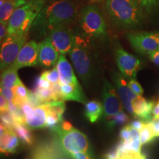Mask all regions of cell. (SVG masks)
<instances>
[{"mask_svg":"<svg viewBox=\"0 0 159 159\" xmlns=\"http://www.w3.org/2000/svg\"><path fill=\"white\" fill-rule=\"evenodd\" d=\"M104 9L112 25L121 30L138 28L146 16L136 0H105Z\"/></svg>","mask_w":159,"mask_h":159,"instance_id":"cell-1","label":"cell"},{"mask_svg":"<svg viewBox=\"0 0 159 159\" xmlns=\"http://www.w3.org/2000/svg\"><path fill=\"white\" fill-rule=\"evenodd\" d=\"M43 5V0H29L26 5L18 7L10 18L6 35L28 34L30 28L42 11Z\"/></svg>","mask_w":159,"mask_h":159,"instance_id":"cell-2","label":"cell"},{"mask_svg":"<svg viewBox=\"0 0 159 159\" xmlns=\"http://www.w3.org/2000/svg\"><path fill=\"white\" fill-rule=\"evenodd\" d=\"M76 8L69 0H59L53 2L47 8L42 9L38 19L51 30L61 25H67L74 19Z\"/></svg>","mask_w":159,"mask_h":159,"instance_id":"cell-3","label":"cell"},{"mask_svg":"<svg viewBox=\"0 0 159 159\" xmlns=\"http://www.w3.org/2000/svg\"><path fill=\"white\" fill-rule=\"evenodd\" d=\"M55 132L57 133L61 147L66 153L71 155L78 152L90 153L87 136L74 128L70 122L63 120Z\"/></svg>","mask_w":159,"mask_h":159,"instance_id":"cell-4","label":"cell"},{"mask_svg":"<svg viewBox=\"0 0 159 159\" xmlns=\"http://www.w3.org/2000/svg\"><path fill=\"white\" fill-rule=\"evenodd\" d=\"M81 28L87 39H100L107 34V27L104 17L98 7L89 5L82 11L80 19Z\"/></svg>","mask_w":159,"mask_h":159,"instance_id":"cell-5","label":"cell"},{"mask_svg":"<svg viewBox=\"0 0 159 159\" xmlns=\"http://www.w3.org/2000/svg\"><path fill=\"white\" fill-rule=\"evenodd\" d=\"M69 56L79 76L85 82L91 75V55L86 41L83 37L76 35Z\"/></svg>","mask_w":159,"mask_h":159,"instance_id":"cell-6","label":"cell"},{"mask_svg":"<svg viewBox=\"0 0 159 159\" xmlns=\"http://www.w3.org/2000/svg\"><path fill=\"white\" fill-rule=\"evenodd\" d=\"M28 34L6 35L0 47V71L13 64L21 47L26 43Z\"/></svg>","mask_w":159,"mask_h":159,"instance_id":"cell-7","label":"cell"},{"mask_svg":"<svg viewBox=\"0 0 159 159\" xmlns=\"http://www.w3.org/2000/svg\"><path fill=\"white\" fill-rule=\"evenodd\" d=\"M127 39L131 47L140 54L149 55L158 50L156 33L130 32L127 33Z\"/></svg>","mask_w":159,"mask_h":159,"instance_id":"cell-8","label":"cell"},{"mask_svg":"<svg viewBox=\"0 0 159 159\" xmlns=\"http://www.w3.org/2000/svg\"><path fill=\"white\" fill-rule=\"evenodd\" d=\"M115 57L117 66L123 77L128 79L136 78L142 64L140 60L120 47L116 48Z\"/></svg>","mask_w":159,"mask_h":159,"instance_id":"cell-9","label":"cell"},{"mask_svg":"<svg viewBox=\"0 0 159 159\" xmlns=\"http://www.w3.org/2000/svg\"><path fill=\"white\" fill-rule=\"evenodd\" d=\"M49 39L60 54L69 53L75 41V35L67 25H61L55 27L49 31Z\"/></svg>","mask_w":159,"mask_h":159,"instance_id":"cell-10","label":"cell"},{"mask_svg":"<svg viewBox=\"0 0 159 159\" xmlns=\"http://www.w3.org/2000/svg\"><path fill=\"white\" fill-rule=\"evenodd\" d=\"M39 44L35 41L25 43L20 49L16 59L11 66L17 70L24 67L35 66L39 64Z\"/></svg>","mask_w":159,"mask_h":159,"instance_id":"cell-11","label":"cell"},{"mask_svg":"<svg viewBox=\"0 0 159 159\" xmlns=\"http://www.w3.org/2000/svg\"><path fill=\"white\" fill-rule=\"evenodd\" d=\"M102 100L105 119H108L122 111L120 98L116 94V89L107 80H105L103 85Z\"/></svg>","mask_w":159,"mask_h":159,"instance_id":"cell-12","label":"cell"},{"mask_svg":"<svg viewBox=\"0 0 159 159\" xmlns=\"http://www.w3.org/2000/svg\"><path fill=\"white\" fill-rule=\"evenodd\" d=\"M114 83L116 85L119 97L122 101L125 108L128 111L129 114L134 115V111L132 108V101L138 96L130 89L128 84L126 83L124 77L122 75L119 73H115L114 76L113 77Z\"/></svg>","mask_w":159,"mask_h":159,"instance_id":"cell-13","label":"cell"},{"mask_svg":"<svg viewBox=\"0 0 159 159\" xmlns=\"http://www.w3.org/2000/svg\"><path fill=\"white\" fill-rule=\"evenodd\" d=\"M58 58L59 52L55 48L49 37L39 43V65L43 67L53 66L57 63Z\"/></svg>","mask_w":159,"mask_h":159,"instance_id":"cell-14","label":"cell"},{"mask_svg":"<svg viewBox=\"0 0 159 159\" xmlns=\"http://www.w3.org/2000/svg\"><path fill=\"white\" fill-rule=\"evenodd\" d=\"M154 105L153 101L147 100L142 96H137L132 101L134 116L145 122H150L152 119V114Z\"/></svg>","mask_w":159,"mask_h":159,"instance_id":"cell-15","label":"cell"},{"mask_svg":"<svg viewBox=\"0 0 159 159\" xmlns=\"http://www.w3.org/2000/svg\"><path fill=\"white\" fill-rule=\"evenodd\" d=\"M56 68L59 73V84L64 85L69 83H78L76 76H75L72 67L65 55H61L59 56L58 61L57 62Z\"/></svg>","mask_w":159,"mask_h":159,"instance_id":"cell-16","label":"cell"},{"mask_svg":"<svg viewBox=\"0 0 159 159\" xmlns=\"http://www.w3.org/2000/svg\"><path fill=\"white\" fill-rule=\"evenodd\" d=\"M61 91L64 101H76L83 104L87 102V98L83 93L80 83L61 85Z\"/></svg>","mask_w":159,"mask_h":159,"instance_id":"cell-17","label":"cell"},{"mask_svg":"<svg viewBox=\"0 0 159 159\" xmlns=\"http://www.w3.org/2000/svg\"><path fill=\"white\" fill-rule=\"evenodd\" d=\"M2 149L3 154L15 153L19 147V139L12 129H7L4 134L0 136Z\"/></svg>","mask_w":159,"mask_h":159,"instance_id":"cell-18","label":"cell"},{"mask_svg":"<svg viewBox=\"0 0 159 159\" xmlns=\"http://www.w3.org/2000/svg\"><path fill=\"white\" fill-rule=\"evenodd\" d=\"M29 0H5L0 7V23L7 26L10 18L11 17L18 7L25 5Z\"/></svg>","mask_w":159,"mask_h":159,"instance_id":"cell-19","label":"cell"},{"mask_svg":"<svg viewBox=\"0 0 159 159\" xmlns=\"http://www.w3.org/2000/svg\"><path fill=\"white\" fill-rule=\"evenodd\" d=\"M47 116V105L43 104L34 108L33 116L26 119V125L30 129L43 128Z\"/></svg>","mask_w":159,"mask_h":159,"instance_id":"cell-20","label":"cell"},{"mask_svg":"<svg viewBox=\"0 0 159 159\" xmlns=\"http://www.w3.org/2000/svg\"><path fill=\"white\" fill-rule=\"evenodd\" d=\"M17 71V69L12 67L11 66H10L9 67H7V69L2 71L1 75H0V85H1V86L13 89L16 85L21 83Z\"/></svg>","mask_w":159,"mask_h":159,"instance_id":"cell-21","label":"cell"},{"mask_svg":"<svg viewBox=\"0 0 159 159\" xmlns=\"http://www.w3.org/2000/svg\"><path fill=\"white\" fill-rule=\"evenodd\" d=\"M85 115L89 122H96L103 114V105L96 100L87 102L85 104Z\"/></svg>","mask_w":159,"mask_h":159,"instance_id":"cell-22","label":"cell"},{"mask_svg":"<svg viewBox=\"0 0 159 159\" xmlns=\"http://www.w3.org/2000/svg\"><path fill=\"white\" fill-rule=\"evenodd\" d=\"M13 130L24 144L32 145L33 144L34 137L32 134L30 128L25 123L16 122L13 127Z\"/></svg>","mask_w":159,"mask_h":159,"instance_id":"cell-23","label":"cell"},{"mask_svg":"<svg viewBox=\"0 0 159 159\" xmlns=\"http://www.w3.org/2000/svg\"><path fill=\"white\" fill-rule=\"evenodd\" d=\"M106 125L109 129H113L116 126L126 124L129 121V116L123 111H119L114 116L105 119Z\"/></svg>","mask_w":159,"mask_h":159,"instance_id":"cell-24","label":"cell"},{"mask_svg":"<svg viewBox=\"0 0 159 159\" xmlns=\"http://www.w3.org/2000/svg\"><path fill=\"white\" fill-rule=\"evenodd\" d=\"M145 14L152 15L159 12V0H136Z\"/></svg>","mask_w":159,"mask_h":159,"instance_id":"cell-25","label":"cell"},{"mask_svg":"<svg viewBox=\"0 0 159 159\" xmlns=\"http://www.w3.org/2000/svg\"><path fill=\"white\" fill-rule=\"evenodd\" d=\"M139 135H140V141L142 145L148 144L156 138L149 122H147L144 128L139 131Z\"/></svg>","mask_w":159,"mask_h":159,"instance_id":"cell-26","label":"cell"},{"mask_svg":"<svg viewBox=\"0 0 159 159\" xmlns=\"http://www.w3.org/2000/svg\"><path fill=\"white\" fill-rule=\"evenodd\" d=\"M0 122L4 125L7 129H12L16 123V120L13 115L7 110L0 113Z\"/></svg>","mask_w":159,"mask_h":159,"instance_id":"cell-27","label":"cell"},{"mask_svg":"<svg viewBox=\"0 0 159 159\" xmlns=\"http://www.w3.org/2000/svg\"><path fill=\"white\" fill-rule=\"evenodd\" d=\"M41 77L47 79L52 84L59 83V73L56 67L53 68L52 70H47L43 71Z\"/></svg>","mask_w":159,"mask_h":159,"instance_id":"cell-28","label":"cell"},{"mask_svg":"<svg viewBox=\"0 0 159 159\" xmlns=\"http://www.w3.org/2000/svg\"><path fill=\"white\" fill-rule=\"evenodd\" d=\"M128 86L130 87V89L132 90L138 96H142L144 93V90L142 85L139 84V83L136 80V78L130 79L128 82Z\"/></svg>","mask_w":159,"mask_h":159,"instance_id":"cell-29","label":"cell"},{"mask_svg":"<svg viewBox=\"0 0 159 159\" xmlns=\"http://www.w3.org/2000/svg\"><path fill=\"white\" fill-rule=\"evenodd\" d=\"M27 159H51L50 151L47 149H39L35 152V153L31 156V158Z\"/></svg>","mask_w":159,"mask_h":159,"instance_id":"cell-30","label":"cell"},{"mask_svg":"<svg viewBox=\"0 0 159 159\" xmlns=\"http://www.w3.org/2000/svg\"><path fill=\"white\" fill-rule=\"evenodd\" d=\"M116 159H146V156L141 152H127L123 153Z\"/></svg>","mask_w":159,"mask_h":159,"instance_id":"cell-31","label":"cell"},{"mask_svg":"<svg viewBox=\"0 0 159 159\" xmlns=\"http://www.w3.org/2000/svg\"><path fill=\"white\" fill-rule=\"evenodd\" d=\"M119 137L121 140L128 141L131 139V127L130 125H126L124 128L121 129L119 133Z\"/></svg>","mask_w":159,"mask_h":159,"instance_id":"cell-32","label":"cell"},{"mask_svg":"<svg viewBox=\"0 0 159 159\" xmlns=\"http://www.w3.org/2000/svg\"><path fill=\"white\" fill-rule=\"evenodd\" d=\"M0 94L2 95V96L7 99V101L8 102H13V98H14V93H13V91L12 89L2 87Z\"/></svg>","mask_w":159,"mask_h":159,"instance_id":"cell-33","label":"cell"},{"mask_svg":"<svg viewBox=\"0 0 159 159\" xmlns=\"http://www.w3.org/2000/svg\"><path fill=\"white\" fill-rule=\"evenodd\" d=\"M155 137H159V118H153L149 122Z\"/></svg>","mask_w":159,"mask_h":159,"instance_id":"cell-34","label":"cell"},{"mask_svg":"<svg viewBox=\"0 0 159 159\" xmlns=\"http://www.w3.org/2000/svg\"><path fill=\"white\" fill-rule=\"evenodd\" d=\"M147 122H145L144 121L142 120V119H134V120L132 121L130 123V126L131 127V128L136 129V130L140 131L142 129L144 128V126L145 125V124H146Z\"/></svg>","mask_w":159,"mask_h":159,"instance_id":"cell-35","label":"cell"},{"mask_svg":"<svg viewBox=\"0 0 159 159\" xmlns=\"http://www.w3.org/2000/svg\"><path fill=\"white\" fill-rule=\"evenodd\" d=\"M70 156L73 159H93L92 157L89 152H78L70 155Z\"/></svg>","mask_w":159,"mask_h":159,"instance_id":"cell-36","label":"cell"},{"mask_svg":"<svg viewBox=\"0 0 159 159\" xmlns=\"http://www.w3.org/2000/svg\"><path fill=\"white\" fill-rule=\"evenodd\" d=\"M39 85V89H50L52 84H51V83L47 80V79L43 78V77L40 76Z\"/></svg>","mask_w":159,"mask_h":159,"instance_id":"cell-37","label":"cell"},{"mask_svg":"<svg viewBox=\"0 0 159 159\" xmlns=\"http://www.w3.org/2000/svg\"><path fill=\"white\" fill-rule=\"evenodd\" d=\"M8 110V102L0 94V113Z\"/></svg>","mask_w":159,"mask_h":159,"instance_id":"cell-38","label":"cell"},{"mask_svg":"<svg viewBox=\"0 0 159 159\" xmlns=\"http://www.w3.org/2000/svg\"><path fill=\"white\" fill-rule=\"evenodd\" d=\"M149 57L151 62H152L155 65L158 66H159V50L155 51L151 53L150 55H149Z\"/></svg>","mask_w":159,"mask_h":159,"instance_id":"cell-39","label":"cell"},{"mask_svg":"<svg viewBox=\"0 0 159 159\" xmlns=\"http://www.w3.org/2000/svg\"><path fill=\"white\" fill-rule=\"evenodd\" d=\"M6 33H7V26L0 23V47L6 36Z\"/></svg>","mask_w":159,"mask_h":159,"instance_id":"cell-40","label":"cell"},{"mask_svg":"<svg viewBox=\"0 0 159 159\" xmlns=\"http://www.w3.org/2000/svg\"><path fill=\"white\" fill-rule=\"evenodd\" d=\"M152 115H153L154 118H159V102L156 105H154Z\"/></svg>","mask_w":159,"mask_h":159,"instance_id":"cell-41","label":"cell"},{"mask_svg":"<svg viewBox=\"0 0 159 159\" xmlns=\"http://www.w3.org/2000/svg\"><path fill=\"white\" fill-rule=\"evenodd\" d=\"M6 130H7V128H5V126H4V125L0 122V136H2L4 133L5 132Z\"/></svg>","mask_w":159,"mask_h":159,"instance_id":"cell-42","label":"cell"},{"mask_svg":"<svg viewBox=\"0 0 159 159\" xmlns=\"http://www.w3.org/2000/svg\"><path fill=\"white\" fill-rule=\"evenodd\" d=\"M157 40H158V49L159 50V33H156Z\"/></svg>","mask_w":159,"mask_h":159,"instance_id":"cell-43","label":"cell"},{"mask_svg":"<svg viewBox=\"0 0 159 159\" xmlns=\"http://www.w3.org/2000/svg\"><path fill=\"white\" fill-rule=\"evenodd\" d=\"M0 154H3L2 149V145H1V141H0Z\"/></svg>","mask_w":159,"mask_h":159,"instance_id":"cell-44","label":"cell"},{"mask_svg":"<svg viewBox=\"0 0 159 159\" xmlns=\"http://www.w3.org/2000/svg\"><path fill=\"white\" fill-rule=\"evenodd\" d=\"M5 2V0H0V7L3 5Z\"/></svg>","mask_w":159,"mask_h":159,"instance_id":"cell-45","label":"cell"},{"mask_svg":"<svg viewBox=\"0 0 159 159\" xmlns=\"http://www.w3.org/2000/svg\"><path fill=\"white\" fill-rule=\"evenodd\" d=\"M1 89H2V86H1V85H0V92H1Z\"/></svg>","mask_w":159,"mask_h":159,"instance_id":"cell-46","label":"cell"},{"mask_svg":"<svg viewBox=\"0 0 159 159\" xmlns=\"http://www.w3.org/2000/svg\"><path fill=\"white\" fill-rule=\"evenodd\" d=\"M105 159H106V158H105Z\"/></svg>","mask_w":159,"mask_h":159,"instance_id":"cell-47","label":"cell"}]
</instances>
